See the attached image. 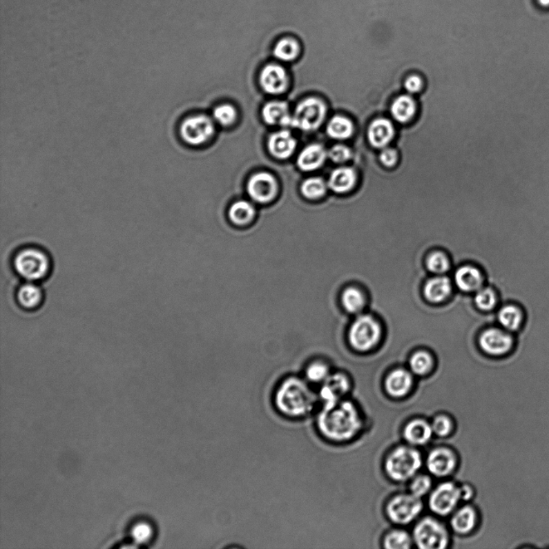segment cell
<instances>
[{
  "label": "cell",
  "instance_id": "31",
  "mask_svg": "<svg viewBox=\"0 0 549 549\" xmlns=\"http://www.w3.org/2000/svg\"><path fill=\"white\" fill-rule=\"evenodd\" d=\"M416 112V104L410 96L403 95L398 97L391 107L392 115L394 119L404 124L410 121Z\"/></svg>",
  "mask_w": 549,
  "mask_h": 549
},
{
  "label": "cell",
  "instance_id": "8",
  "mask_svg": "<svg viewBox=\"0 0 549 549\" xmlns=\"http://www.w3.org/2000/svg\"><path fill=\"white\" fill-rule=\"evenodd\" d=\"M414 541L421 549H443L447 548L450 538L447 528L433 518H425L416 524Z\"/></svg>",
  "mask_w": 549,
  "mask_h": 549
},
{
  "label": "cell",
  "instance_id": "30",
  "mask_svg": "<svg viewBox=\"0 0 549 549\" xmlns=\"http://www.w3.org/2000/svg\"><path fill=\"white\" fill-rule=\"evenodd\" d=\"M273 56L278 60L289 62L296 60L300 53V43L295 38L286 37L279 41L273 48Z\"/></svg>",
  "mask_w": 549,
  "mask_h": 549
},
{
  "label": "cell",
  "instance_id": "44",
  "mask_svg": "<svg viewBox=\"0 0 549 549\" xmlns=\"http://www.w3.org/2000/svg\"><path fill=\"white\" fill-rule=\"evenodd\" d=\"M380 159L382 164L386 166H394L396 163V160H398V153H396V151L394 149L386 148L381 152Z\"/></svg>",
  "mask_w": 549,
  "mask_h": 549
},
{
  "label": "cell",
  "instance_id": "20",
  "mask_svg": "<svg viewBox=\"0 0 549 549\" xmlns=\"http://www.w3.org/2000/svg\"><path fill=\"white\" fill-rule=\"evenodd\" d=\"M454 282L461 291H477L482 288L483 277L479 269L472 266L460 267L455 273Z\"/></svg>",
  "mask_w": 549,
  "mask_h": 549
},
{
  "label": "cell",
  "instance_id": "19",
  "mask_svg": "<svg viewBox=\"0 0 549 549\" xmlns=\"http://www.w3.org/2000/svg\"><path fill=\"white\" fill-rule=\"evenodd\" d=\"M262 115L263 120L271 126H291V115L287 102L272 101L264 106Z\"/></svg>",
  "mask_w": 549,
  "mask_h": 549
},
{
  "label": "cell",
  "instance_id": "41",
  "mask_svg": "<svg viewBox=\"0 0 549 549\" xmlns=\"http://www.w3.org/2000/svg\"><path fill=\"white\" fill-rule=\"evenodd\" d=\"M431 425H432L434 434L439 437H445L450 434L453 429L452 421L445 415L436 416Z\"/></svg>",
  "mask_w": 549,
  "mask_h": 549
},
{
  "label": "cell",
  "instance_id": "21",
  "mask_svg": "<svg viewBox=\"0 0 549 549\" xmlns=\"http://www.w3.org/2000/svg\"><path fill=\"white\" fill-rule=\"evenodd\" d=\"M432 425L423 419L410 421L404 430V437L407 442L413 445H423L432 437Z\"/></svg>",
  "mask_w": 549,
  "mask_h": 549
},
{
  "label": "cell",
  "instance_id": "40",
  "mask_svg": "<svg viewBox=\"0 0 549 549\" xmlns=\"http://www.w3.org/2000/svg\"><path fill=\"white\" fill-rule=\"evenodd\" d=\"M432 488V481L427 475H419L414 479L410 485V492L415 497L421 498L428 494Z\"/></svg>",
  "mask_w": 549,
  "mask_h": 549
},
{
  "label": "cell",
  "instance_id": "17",
  "mask_svg": "<svg viewBox=\"0 0 549 549\" xmlns=\"http://www.w3.org/2000/svg\"><path fill=\"white\" fill-rule=\"evenodd\" d=\"M327 156L325 146L318 144H311L298 155L297 165L303 171H316L325 163Z\"/></svg>",
  "mask_w": 549,
  "mask_h": 549
},
{
  "label": "cell",
  "instance_id": "3",
  "mask_svg": "<svg viewBox=\"0 0 549 549\" xmlns=\"http://www.w3.org/2000/svg\"><path fill=\"white\" fill-rule=\"evenodd\" d=\"M15 271L28 282L45 278L51 269L50 257L42 249L27 247L19 250L13 260Z\"/></svg>",
  "mask_w": 549,
  "mask_h": 549
},
{
  "label": "cell",
  "instance_id": "24",
  "mask_svg": "<svg viewBox=\"0 0 549 549\" xmlns=\"http://www.w3.org/2000/svg\"><path fill=\"white\" fill-rule=\"evenodd\" d=\"M452 291V285L448 278L438 276L430 279L426 282L424 293L426 300L430 302H442L450 296Z\"/></svg>",
  "mask_w": 549,
  "mask_h": 549
},
{
  "label": "cell",
  "instance_id": "28",
  "mask_svg": "<svg viewBox=\"0 0 549 549\" xmlns=\"http://www.w3.org/2000/svg\"><path fill=\"white\" fill-rule=\"evenodd\" d=\"M17 300L23 308L33 310L40 306L43 301L41 289L32 282L23 284L19 288Z\"/></svg>",
  "mask_w": 549,
  "mask_h": 549
},
{
  "label": "cell",
  "instance_id": "18",
  "mask_svg": "<svg viewBox=\"0 0 549 549\" xmlns=\"http://www.w3.org/2000/svg\"><path fill=\"white\" fill-rule=\"evenodd\" d=\"M413 385L414 379L410 372L402 369L392 372L385 381L387 393L396 398L408 394Z\"/></svg>",
  "mask_w": 549,
  "mask_h": 549
},
{
  "label": "cell",
  "instance_id": "12",
  "mask_svg": "<svg viewBox=\"0 0 549 549\" xmlns=\"http://www.w3.org/2000/svg\"><path fill=\"white\" fill-rule=\"evenodd\" d=\"M350 389V381L341 372L331 374L317 390L320 406L330 405L345 399Z\"/></svg>",
  "mask_w": 549,
  "mask_h": 549
},
{
  "label": "cell",
  "instance_id": "15",
  "mask_svg": "<svg viewBox=\"0 0 549 549\" xmlns=\"http://www.w3.org/2000/svg\"><path fill=\"white\" fill-rule=\"evenodd\" d=\"M429 472L437 477H445L452 473L457 465V458L448 448L440 447L431 451L426 460Z\"/></svg>",
  "mask_w": 549,
  "mask_h": 549
},
{
  "label": "cell",
  "instance_id": "45",
  "mask_svg": "<svg viewBox=\"0 0 549 549\" xmlns=\"http://www.w3.org/2000/svg\"><path fill=\"white\" fill-rule=\"evenodd\" d=\"M423 86L421 78L418 76H412L405 81V89L410 93H416L421 90Z\"/></svg>",
  "mask_w": 549,
  "mask_h": 549
},
{
  "label": "cell",
  "instance_id": "37",
  "mask_svg": "<svg viewBox=\"0 0 549 549\" xmlns=\"http://www.w3.org/2000/svg\"><path fill=\"white\" fill-rule=\"evenodd\" d=\"M475 304L480 310L492 311L496 307L498 298L496 291L492 288H480L474 298Z\"/></svg>",
  "mask_w": 549,
  "mask_h": 549
},
{
  "label": "cell",
  "instance_id": "39",
  "mask_svg": "<svg viewBox=\"0 0 549 549\" xmlns=\"http://www.w3.org/2000/svg\"><path fill=\"white\" fill-rule=\"evenodd\" d=\"M426 267L430 271L442 274L448 271L450 262L448 258L442 252H434L430 254L426 261Z\"/></svg>",
  "mask_w": 549,
  "mask_h": 549
},
{
  "label": "cell",
  "instance_id": "7",
  "mask_svg": "<svg viewBox=\"0 0 549 549\" xmlns=\"http://www.w3.org/2000/svg\"><path fill=\"white\" fill-rule=\"evenodd\" d=\"M381 337L379 322L371 316L364 315L356 318L350 327V345L357 351H369L378 344Z\"/></svg>",
  "mask_w": 549,
  "mask_h": 549
},
{
  "label": "cell",
  "instance_id": "10",
  "mask_svg": "<svg viewBox=\"0 0 549 549\" xmlns=\"http://www.w3.org/2000/svg\"><path fill=\"white\" fill-rule=\"evenodd\" d=\"M423 509L421 498L412 493L403 494L390 500L387 506V514L395 523L409 524L419 516Z\"/></svg>",
  "mask_w": 549,
  "mask_h": 549
},
{
  "label": "cell",
  "instance_id": "6",
  "mask_svg": "<svg viewBox=\"0 0 549 549\" xmlns=\"http://www.w3.org/2000/svg\"><path fill=\"white\" fill-rule=\"evenodd\" d=\"M472 494V489L469 487L459 488L454 483H444L431 494L429 506L439 516H448L457 508L461 500L470 499Z\"/></svg>",
  "mask_w": 549,
  "mask_h": 549
},
{
  "label": "cell",
  "instance_id": "23",
  "mask_svg": "<svg viewBox=\"0 0 549 549\" xmlns=\"http://www.w3.org/2000/svg\"><path fill=\"white\" fill-rule=\"evenodd\" d=\"M498 320L504 330L517 331L523 327L526 316L523 309L514 304H508L500 309Z\"/></svg>",
  "mask_w": 549,
  "mask_h": 549
},
{
  "label": "cell",
  "instance_id": "36",
  "mask_svg": "<svg viewBox=\"0 0 549 549\" xmlns=\"http://www.w3.org/2000/svg\"><path fill=\"white\" fill-rule=\"evenodd\" d=\"M384 545L388 549H408L412 546V538L405 531L395 530L386 536Z\"/></svg>",
  "mask_w": 549,
  "mask_h": 549
},
{
  "label": "cell",
  "instance_id": "2",
  "mask_svg": "<svg viewBox=\"0 0 549 549\" xmlns=\"http://www.w3.org/2000/svg\"><path fill=\"white\" fill-rule=\"evenodd\" d=\"M315 428L321 439L331 443L349 442L362 427L359 411L346 399L330 405H322L315 415Z\"/></svg>",
  "mask_w": 549,
  "mask_h": 549
},
{
  "label": "cell",
  "instance_id": "4",
  "mask_svg": "<svg viewBox=\"0 0 549 549\" xmlns=\"http://www.w3.org/2000/svg\"><path fill=\"white\" fill-rule=\"evenodd\" d=\"M423 465L418 450L408 447L396 448L386 459L385 470L395 481L405 482L413 479Z\"/></svg>",
  "mask_w": 549,
  "mask_h": 549
},
{
  "label": "cell",
  "instance_id": "22",
  "mask_svg": "<svg viewBox=\"0 0 549 549\" xmlns=\"http://www.w3.org/2000/svg\"><path fill=\"white\" fill-rule=\"evenodd\" d=\"M394 135V128L389 120L376 119L369 126L367 137L370 144L377 148H385Z\"/></svg>",
  "mask_w": 549,
  "mask_h": 549
},
{
  "label": "cell",
  "instance_id": "32",
  "mask_svg": "<svg viewBox=\"0 0 549 549\" xmlns=\"http://www.w3.org/2000/svg\"><path fill=\"white\" fill-rule=\"evenodd\" d=\"M331 374L330 367L326 363L316 360L310 363L307 366L303 377L313 386L315 385L320 386Z\"/></svg>",
  "mask_w": 549,
  "mask_h": 549
},
{
  "label": "cell",
  "instance_id": "38",
  "mask_svg": "<svg viewBox=\"0 0 549 549\" xmlns=\"http://www.w3.org/2000/svg\"><path fill=\"white\" fill-rule=\"evenodd\" d=\"M213 117L220 125L228 126L234 124L238 119V112L230 104L219 105L213 110Z\"/></svg>",
  "mask_w": 549,
  "mask_h": 549
},
{
  "label": "cell",
  "instance_id": "13",
  "mask_svg": "<svg viewBox=\"0 0 549 549\" xmlns=\"http://www.w3.org/2000/svg\"><path fill=\"white\" fill-rule=\"evenodd\" d=\"M248 194L255 202L267 204L276 198L278 182L274 176L268 173H258L249 178Z\"/></svg>",
  "mask_w": 549,
  "mask_h": 549
},
{
  "label": "cell",
  "instance_id": "11",
  "mask_svg": "<svg viewBox=\"0 0 549 549\" xmlns=\"http://www.w3.org/2000/svg\"><path fill=\"white\" fill-rule=\"evenodd\" d=\"M479 345L488 355L502 356L512 350L514 339L511 332L504 330L503 328H490L480 336Z\"/></svg>",
  "mask_w": 549,
  "mask_h": 549
},
{
  "label": "cell",
  "instance_id": "5",
  "mask_svg": "<svg viewBox=\"0 0 549 549\" xmlns=\"http://www.w3.org/2000/svg\"><path fill=\"white\" fill-rule=\"evenodd\" d=\"M327 112L325 103L320 99L307 97L296 106L291 115V126L306 132L317 131L325 122Z\"/></svg>",
  "mask_w": 549,
  "mask_h": 549
},
{
  "label": "cell",
  "instance_id": "46",
  "mask_svg": "<svg viewBox=\"0 0 549 549\" xmlns=\"http://www.w3.org/2000/svg\"><path fill=\"white\" fill-rule=\"evenodd\" d=\"M537 2L543 8H549V0H537Z\"/></svg>",
  "mask_w": 549,
  "mask_h": 549
},
{
  "label": "cell",
  "instance_id": "35",
  "mask_svg": "<svg viewBox=\"0 0 549 549\" xmlns=\"http://www.w3.org/2000/svg\"><path fill=\"white\" fill-rule=\"evenodd\" d=\"M434 365L432 357L429 353L421 351L416 352L410 360V367L414 374L424 376L428 374Z\"/></svg>",
  "mask_w": 549,
  "mask_h": 549
},
{
  "label": "cell",
  "instance_id": "33",
  "mask_svg": "<svg viewBox=\"0 0 549 549\" xmlns=\"http://www.w3.org/2000/svg\"><path fill=\"white\" fill-rule=\"evenodd\" d=\"M341 301L347 312H360L365 306V298L363 293L355 287H349L343 292Z\"/></svg>",
  "mask_w": 549,
  "mask_h": 549
},
{
  "label": "cell",
  "instance_id": "25",
  "mask_svg": "<svg viewBox=\"0 0 549 549\" xmlns=\"http://www.w3.org/2000/svg\"><path fill=\"white\" fill-rule=\"evenodd\" d=\"M356 180L355 171L349 168H340L332 171L328 187L336 193H346L354 187Z\"/></svg>",
  "mask_w": 549,
  "mask_h": 549
},
{
  "label": "cell",
  "instance_id": "14",
  "mask_svg": "<svg viewBox=\"0 0 549 549\" xmlns=\"http://www.w3.org/2000/svg\"><path fill=\"white\" fill-rule=\"evenodd\" d=\"M260 85L269 95H281L289 86V77L282 66L271 64L263 68L259 77Z\"/></svg>",
  "mask_w": 549,
  "mask_h": 549
},
{
  "label": "cell",
  "instance_id": "9",
  "mask_svg": "<svg viewBox=\"0 0 549 549\" xmlns=\"http://www.w3.org/2000/svg\"><path fill=\"white\" fill-rule=\"evenodd\" d=\"M215 126L208 116L203 115L186 117L180 126V135L186 144L199 146L212 138Z\"/></svg>",
  "mask_w": 549,
  "mask_h": 549
},
{
  "label": "cell",
  "instance_id": "29",
  "mask_svg": "<svg viewBox=\"0 0 549 549\" xmlns=\"http://www.w3.org/2000/svg\"><path fill=\"white\" fill-rule=\"evenodd\" d=\"M354 132V126L346 117L335 116L327 127V133L332 139L344 140L350 138Z\"/></svg>",
  "mask_w": 549,
  "mask_h": 549
},
{
  "label": "cell",
  "instance_id": "43",
  "mask_svg": "<svg viewBox=\"0 0 549 549\" xmlns=\"http://www.w3.org/2000/svg\"><path fill=\"white\" fill-rule=\"evenodd\" d=\"M351 151L344 145H336L328 152V156L334 163L341 164L351 158Z\"/></svg>",
  "mask_w": 549,
  "mask_h": 549
},
{
  "label": "cell",
  "instance_id": "16",
  "mask_svg": "<svg viewBox=\"0 0 549 549\" xmlns=\"http://www.w3.org/2000/svg\"><path fill=\"white\" fill-rule=\"evenodd\" d=\"M268 149L269 153L278 160L290 158L295 152L297 142L291 132L280 131L269 137Z\"/></svg>",
  "mask_w": 549,
  "mask_h": 549
},
{
  "label": "cell",
  "instance_id": "34",
  "mask_svg": "<svg viewBox=\"0 0 549 549\" xmlns=\"http://www.w3.org/2000/svg\"><path fill=\"white\" fill-rule=\"evenodd\" d=\"M327 185L325 180L320 177H311L306 180L302 184L301 193L304 198L315 200L325 195Z\"/></svg>",
  "mask_w": 549,
  "mask_h": 549
},
{
  "label": "cell",
  "instance_id": "26",
  "mask_svg": "<svg viewBox=\"0 0 549 549\" xmlns=\"http://www.w3.org/2000/svg\"><path fill=\"white\" fill-rule=\"evenodd\" d=\"M477 514L475 510L470 506H465L458 510L451 519V526L454 532L459 534H468L472 532L476 526Z\"/></svg>",
  "mask_w": 549,
  "mask_h": 549
},
{
  "label": "cell",
  "instance_id": "42",
  "mask_svg": "<svg viewBox=\"0 0 549 549\" xmlns=\"http://www.w3.org/2000/svg\"><path fill=\"white\" fill-rule=\"evenodd\" d=\"M153 535L152 528L146 523H140L132 529V537L137 543H148Z\"/></svg>",
  "mask_w": 549,
  "mask_h": 549
},
{
  "label": "cell",
  "instance_id": "27",
  "mask_svg": "<svg viewBox=\"0 0 549 549\" xmlns=\"http://www.w3.org/2000/svg\"><path fill=\"white\" fill-rule=\"evenodd\" d=\"M230 222L237 227H246L251 223L256 215L253 206L246 200H238L229 209Z\"/></svg>",
  "mask_w": 549,
  "mask_h": 549
},
{
  "label": "cell",
  "instance_id": "1",
  "mask_svg": "<svg viewBox=\"0 0 549 549\" xmlns=\"http://www.w3.org/2000/svg\"><path fill=\"white\" fill-rule=\"evenodd\" d=\"M271 399L274 410L290 421L305 420L320 408L317 390L304 377L296 375L279 381Z\"/></svg>",
  "mask_w": 549,
  "mask_h": 549
}]
</instances>
